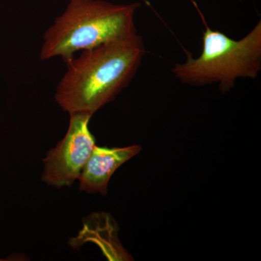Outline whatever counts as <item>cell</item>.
<instances>
[{
    "label": "cell",
    "mask_w": 261,
    "mask_h": 261,
    "mask_svg": "<svg viewBox=\"0 0 261 261\" xmlns=\"http://www.w3.org/2000/svg\"><path fill=\"white\" fill-rule=\"evenodd\" d=\"M261 69V21L241 40H233L206 25L200 56L187 57L172 72L183 83L194 86L219 83L229 90L238 78H256Z\"/></svg>",
    "instance_id": "cell-3"
},
{
    "label": "cell",
    "mask_w": 261,
    "mask_h": 261,
    "mask_svg": "<svg viewBox=\"0 0 261 261\" xmlns=\"http://www.w3.org/2000/svg\"><path fill=\"white\" fill-rule=\"evenodd\" d=\"M144 54L137 34L84 50L65 62L67 71L57 87L56 102L69 115L92 116L130 83Z\"/></svg>",
    "instance_id": "cell-1"
},
{
    "label": "cell",
    "mask_w": 261,
    "mask_h": 261,
    "mask_svg": "<svg viewBox=\"0 0 261 261\" xmlns=\"http://www.w3.org/2000/svg\"><path fill=\"white\" fill-rule=\"evenodd\" d=\"M139 3L116 5L104 0H69L66 9L44 35L42 61L61 57L137 34L134 22Z\"/></svg>",
    "instance_id": "cell-2"
},
{
    "label": "cell",
    "mask_w": 261,
    "mask_h": 261,
    "mask_svg": "<svg viewBox=\"0 0 261 261\" xmlns=\"http://www.w3.org/2000/svg\"><path fill=\"white\" fill-rule=\"evenodd\" d=\"M141 149L140 145L113 148L94 146L78 178L81 191L107 195L108 184L113 173Z\"/></svg>",
    "instance_id": "cell-5"
},
{
    "label": "cell",
    "mask_w": 261,
    "mask_h": 261,
    "mask_svg": "<svg viewBox=\"0 0 261 261\" xmlns=\"http://www.w3.org/2000/svg\"><path fill=\"white\" fill-rule=\"evenodd\" d=\"M91 115L70 114L69 126L64 138L49 151L44 163L42 181L61 188L70 187L81 173L96 145L95 138L89 128Z\"/></svg>",
    "instance_id": "cell-4"
}]
</instances>
